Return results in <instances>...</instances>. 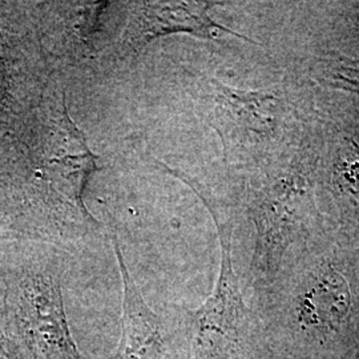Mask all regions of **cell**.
Masks as SVG:
<instances>
[{
	"label": "cell",
	"mask_w": 359,
	"mask_h": 359,
	"mask_svg": "<svg viewBox=\"0 0 359 359\" xmlns=\"http://www.w3.org/2000/svg\"><path fill=\"white\" fill-rule=\"evenodd\" d=\"M18 317L35 359H81L67 320L59 273L39 270L22 280Z\"/></svg>",
	"instance_id": "3957f363"
},
{
	"label": "cell",
	"mask_w": 359,
	"mask_h": 359,
	"mask_svg": "<svg viewBox=\"0 0 359 359\" xmlns=\"http://www.w3.org/2000/svg\"><path fill=\"white\" fill-rule=\"evenodd\" d=\"M333 184L338 194L359 215V144L346 142L334 164Z\"/></svg>",
	"instance_id": "ba28073f"
},
{
	"label": "cell",
	"mask_w": 359,
	"mask_h": 359,
	"mask_svg": "<svg viewBox=\"0 0 359 359\" xmlns=\"http://www.w3.org/2000/svg\"><path fill=\"white\" fill-rule=\"evenodd\" d=\"M212 1H135L130 6L128 26L123 35L132 51H140L151 40L170 34H189L200 38L216 39L221 34L248 39L218 25L210 16ZM252 43V40H248Z\"/></svg>",
	"instance_id": "5b68a950"
},
{
	"label": "cell",
	"mask_w": 359,
	"mask_h": 359,
	"mask_svg": "<svg viewBox=\"0 0 359 359\" xmlns=\"http://www.w3.org/2000/svg\"><path fill=\"white\" fill-rule=\"evenodd\" d=\"M204 201L217 226L221 266L213 293L196 310L188 311L192 359H249L253 353L255 320L245 305L233 266L231 229L218 217L210 197L192 180H184Z\"/></svg>",
	"instance_id": "6da1fadb"
},
{
	"label": "cell",
	"mask_w": 359,
	"mask_h": 359,
	"mask_svg": "<svg viewBox=\"0 0 359 359\" xmlns=\"http://www.w3.org/2000/svg\"><path fill=\"white\" fill-rule=\"evenodd\" d=\"M309 185L302 172H289L257 193L253 221L257 228L255 268L268 276L293 243L309 204Z\"/></svg>",
	"instance_id": "277c9868"
},
{
	"label": "cell",
	"mask_w": 359,
	"mask_h": 359,
	"mask_svg": "<svg viewBox=\"0 0 359 359\" xmlns=\"http://www.w3.org/2000/svg\"><path fill=\"white\" fill-rule=\"evenodd\" d=\"M206 118L217 132L225 154L236 160H257L281 142L290 109L283 90H248L208 79L198 87Z\"/></svg>",
	"instance_id": "7a4b0ae2"
},
{
	"label": "cell",
	"mask_w": 359,
	"mask_h": 359,
	"mask_svg": "<svg viewBox=\"0 0 359 359\" xmlns=\"http://www.w3.org/2000/svg\"><path fill=\"white\" fill-rule=\"evenodd\" d=\"M112 243L123 283L121 334L114 359H172L165 320L144 299L115 234Z\"/></svg>",
	"instance_id": "8992f818"
},
{
	"label": "cell",
	"mask_w": 359,
	"mask_h": 359,
	"mask_svg": "<svg viewBox=\"0 0 359 359\" xmlns=\"http://www.w3.org/2000/svg\"><path fill=\"white\" fill-rule=\"evenodd\" d=\"M350 289L346 280L333 269L311 276L298 298V321L322 332L335 329L346 318Z\"/></svg>",
	"instance_id": "52a82bcc"
},
{
	"label": "cell",
	"mask_w": 359,
	"mask_h": 359,
	"mask_svg": "<svg viewBox=\"0 0 359 359\" xmlns=\"http://www.w3.org/2000/svg\"><path fill=\"white\" fill-rule=\"evenodd\" d=\"M0 359H25L20 348L11 338L7 326L3 325V318L0 317Z\"/></svg>",
	"instance_id": "30bf717a"
},
{
	"label": "cell",
	"mask_w": 359,
	"mask_h": 359,
	"mask_svg": "<svg viewBox=\"0 0 359 359\" xmlns=\"http://www.w3.org/2000/svg\"><path fill=\"white\" fill-rule=\"evenodd\" d=\"M326 72L339 86L345 84L346 88L359 92V60L351 59H330L326 62Z\"/></svg>",
	"instance_id": "9c48e42d"
}]
</instances>
